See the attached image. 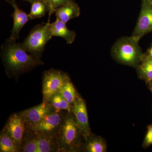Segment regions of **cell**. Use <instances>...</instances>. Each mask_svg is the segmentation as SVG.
Masks as SVG:
<instances>
[{
  "label": "cell",
  "instance_id": "obj_1",
  "mask_svg": "<svg viewBox=\"0 0 152 152\" xmlns=\"http://www.w3.org/2000/svg\"><path fill=\"white\" fill-rule=\"evenodd\" d=\"M1 49L5 65L11 73H22L43 64L40 59L28 54L21 43H17L16 40L9 38Z\"/></svg>",
  "mask_w": 152,
  "mask_h": 152
},
{
  "label": "cell",
  "instance_id": "obj_2",
  "mask_svg": "<svg viewBox=\"0 0 152 152\" xmlns=\"http://www.w3.org/2000/svg\"><path fill=\"white\" fill-rule=\"evenodd\" d=\"M140 37H125L117 41L113 48L114 57L119 62L131 66H137L145 54L139 45Z\"/></svg>",
  "mask_w": 152,
  "mask_h": 152
},
{
  "label": "cell",
  "instance_id": "obj_3",
  "mask_svg": "<svg viewBox=\"0 0 152 152\" xmlns=\"http://www.w3.org/2000/svg\"><path fill=\"white\" fill-rule=\"evenodd\" d=\"M50 24L49 20L46 23L37 25L32 29L28 37L21 43L26 52L40 59L45 47L53 37Z\"/></svg>",
  "mask_w": 152,
  "mask_h": 152
},
{
  "label": "cell",
  "instance_id": "obj_4",
  "mask_svg": "<svg viewBox=\"0 0 152 152\" xmlns=\"http://www.w3.org/2000/svg\"><path fill=\"white\" fill-rule=\"evenodd\" d=\"M81 135L75 117L69 116L64 121L60 131L58 138L59 150L63 152L76 151L80 146Z\"/></svg>",
  "mask_w": 152,
  "mask_h": 152
},
{
  "label": "cell",
  "instance_id": "obj_5",
  "mask_svg": "<svg viewBox=\"0 0 152 152\" xmlns=\"http://www.w3.org/2000/svg\"><path fill=\"white\" fill-rule=\"evenodd\" d=\"M68 76L63 72L55 69L44 72L42 89L44 102H48L54 95L59 93Z\"/></svg>",
  "mask_w": 152,
  "mask_h": 152
},
{
  "label": "cell",
  "instance_id": "obj_6",
  "mask_svg": "<svg viewBox=\"0 0 152 152\" xmlns=\"http://www.w3.org/2000/svg\"><path fill=\"white\" fill-rule=\"evenodd\" d=\"M72 104V110L76 123L82 136L86 141L91 136V133L86 103L82 98L78 96Z\"/></svg>",
  "mask_w": 152,
  "mask_h": 152
},
{
  "label": "cell",
  "instance_id": "obj_7",
  "mask_svg": "<svg viewBox=\"0 0 152 152\" xmlns=\"http://www.w3.org/2000/svg\"><path fill=\"white\" fill-rule=\"evenodd\" d=\"M152 31V3L142 0L141 10L132 36L141 38Z\"/></svg>",
  "mask_w": 152,
  "mask_h": 152
},
{
  "label": "cell",
  "instance_id": "obj_8",
  "mask_svg": "<svg viewBox=\"0 0 152 152\" xmlns=\"http://www.w3.org/2000/svg\"><path fill=\"white\" fill-rule=\"evenodd\" d=\"M61 115L56 111H52L40 121L29 126L30 131L34 134H54L61 126Z\"/></svg>",
  "mask_w": 152,
  "mask_h": 152
},
{
  "label": "cell",
  "instance_id": "obj_9",
  "mask_svg": "<svg viewBox=\"0 0 152 152\" xmlns=\"http://www.w3.org/2000/svg\"><path fill=\"white\" fill-rule=\"evenodd\" d=\"M25 124L20 114H15L9 119L4 130L20 146H21L23 140Z\"/></svg>",
  "mask_w": 152,
  "mask_h": 152
},
{
  "label": "cell",
  "instance_id": "obj_10",
  "mask_svg": "<svg viewBox=\"0 0 152 152\" xmlns=\"http://www.w3.org/2000/svg\"><path fill=\"white\" fill-rule=\"evenodd\" d=\"M52 107L48 102H43L40 104L24 111L20 114L29 127L40 121L52 112Z\"/></svg>",
  "mask_w": 152,
  "mask_h": 152
},
{
  "label": "cell",
  "instance_id": "obj_11",
  "mask_svg": "<svg viewBox=\"0 0 152 152\" xmlns=\"http://www.w3.org/2000/svg\"><path fill=\"white\" fill-rule=\"evenodd\" d=\"M11 4L14 8L13 13L12 14L11 16L13 19V26L11 31L10 39L16 41L20 38L19 33L20 31L23 27L30 20L28 15L24 11L21 10L17 5L15 0H6Z\"/></svg>",
  "mask_w": 152,
  "mask_h": 152
},
{
  "label": "cell",
  "instance_id": "obj_12",
  "mask_svg": "<svg viewBox=\"0 0 152 152\" xmlns=\"http://www.w3.org/2000/svg\"><path fill=\"white\" fill-rule=\"evenodd\" d=\"M50 28L53 37H59L64 38L67 44L73 43L76 37V33L73 31L69 30L66 23L58 18L50 24Z\"/></svg>",
  "mask_w": 152,
  "mask_h": 152
},
{
  "label": "cell",
  "instance_id": "obj_13",
  "mask_svg": "<svg viewBox=\"0 0 152 152\" xmlns=\"http://www.w3.org/2000/svg\"><path fill=\"white\" fill-rule=\"evenodd\" d=\"M55 13L57 18L66 23L71 19L78 17L80 10L78 5L72 1L59 7Z\"/></svg>",
  "mask_w": 152,
  "mask_h": 152
},
{
  "label": "cell",
  "instance_id": "obj_14",
  "mask_svg": "<svg viewBox=\"0 0 152 152\" xmlns=\"http://www.w3.org/2000/svg\"><path fill=\"white\" fill-rule=\"evenodd\" d=\"M38 145L37 152L54 151L56 148L59 150L58 140L54 134H35Z\"/></svg>",
  "mask_w": 152,
  "mask_h": 152
},
{
  "label": "cell",
  "instance_id": "obj_15",
  "mask_svg": "<svg viewBox=\"0 0 152 152\" xmlns=\"http://www.w3.org/2000/svg\"><path fill=\"white\" fill-rule=\"evenodd\" d=\"M140 78L148 82L152 80V56L144 54L140 64L137 66Z\"/></svg>",
  "mask_w": 152,
  "mask_h": 152
},
{
  "label": "cell",
  "instance_id": "obj_16",
  "mask_svg": "<svg viewBox=\"0 0 152 152\" xmlns=\"http://www.w3.org/2000/svg\"><path fill=\"white\" fill-rule=\"evenodd\" d=\"M21 150V146L15 142L5 131L1 133L0 136V151L1 152H17Z\"/></svg>",
  "mask_w": 152,
  "mask_h": 152
},
{
  "label": "cell",
  "instance_id": "obj_17",
  "mask_svg": "<svg viewBox=\"0 0 152 152\" xmlns=\"http://www.w3.org/2000/svg\"><path fill=\"white\" fill-rule=\"evenodd\" d=\"M71 104H73L78 96L75 87L69 76L59 93Z\"/></svg>",
  "mask_w": 152,
  "mask_h": 152
},
{
  "label": "cell",
  "instance_id": "obj_18",
  "mask_svg": "<svg viewBox=\"0 0 152 152\" xmlns=\"http://www.w3.org/2000/svg\"><path fill=\"white\" fill-rule=\"evenodd\" d=\"M86 148L89 152L107 151V145L103 139L100 137H90L86 141Z\"/></svg>",
  "mask_w": 152,
  "mask_h": 152
},
{
  "label": "cell",
  "instance_id": "obj_19",
  "mask_svg": "<svg viewBox=\"0 0 152 152\" xmlns=\"http://www.w3.org/2000/svg\"><path fill=\"white\" fill-rule=\"evenodd\" d=\"M48 12H49L48 7L45 1H36L32 3L31 11L28 15L30 20H31L42 18Z\"/></svg>",
  "mask_w": 152,
  "mask_h": 152
},
{
  "label": "cell",
  "instance_id": "obj_20",
  "mask_svg": "<svg viewBox=\"0 0 152 152\" xmlns=\"http://www.w3.org/2000/svg\"><path fill=\"white\" fill-rule=\"evenodd\" d=\"M51 103V106L56 110L59 111L61 110H65L69 113H71V104L66 100L59 93H57L54 95L50 101Z\"/></svg>",
  "mask_w": 152,
  "mask_h": 152
},
{
  "label": "cell",
  "instance_id": "obj_21",
  "mask_svg": "<svg viewBox=\"0 0 152 152\" xmlns=\"http://www.w3.org/2000/svg\"><path fill=\"white\" fill-rule=\"evenodd\" d=\"M21 146L23 152H37V142L36 135L27 137L26 138H25V140H23Z\"/></svg>",
  "mask_w": 152,
  "mask_h": 152
},
{
  "label": "cell",
  "instance_id": "obj_22",
  "mask_svg": "<svg viewBox=\"0 0 152 152\" xmlns=\"http://www.w3.org/2000/svg\"><path fill=\"white\" fill-rule=\"evenodd\" d=\"M72 1L73 0H45V1L48 6L49 14L50 16L52 14L56 12L59 7Z\"/></svg>",
  "mask_w": 152,
  "mask_h": 152
},
{
  "label": "cell",
  "instance_id": "obj_23",
  "mask_svg": "<svg viewBox=\"0 0 152 152\" xmlns=\"http://www.w3.org/2000/svg\"><path fill=\"white\" fill-rule=\"evenodd\" d=\"M152 145V124L148 127V131L143 142L142 147L144 148H148Z\"/></svg>",
  "mask_w": 152,
  "mask_h": 152
},
{
  "label": "cell",
  "instance_id": "obj_24",
  "mask_svg": "<svg viewBox=\"0 0 152 152\" xmlns=\"http://www.w3.org/2000/svg\"><path fill=\"white\" fill-rule=\"evenodd\" d=\"M147 83L148 84V86L149 88V89L151 90V91L152 93V80L151 81L148 82Z\"/></svg>",
  "mask_w": 152,
  "mask_h": 152
},
{
  "label": "cell",
  "instance_id": "obj_25",
  "mask_svg": "<svg viewBox=\"0 0 152 152\" xmlns=\"http://www.w3.org/2000/svg\"><path fill=\"white\" fill-rule=\"evenodd\" d=\"M23 1H27L31 3V4L34 2L36 1H44L45 0H23Z\"/></svg>",
  "mask_w": 152,
  "mask_h": 152
},
{
  "label": "cell",
  "instance_id": "obj_26",
  "mask_svg": "<svg viewBox=\"0 0 152 152\" xmlns=\"http://www.w3.org/2000/svg\"><path fill=\"white\" fill-rule=\"evenodd\" d=\"M148 54L152 56V44L151 47V48L149 50L148 52Z\"/></svg>",
  "mask_w": 152,
  "mask_h": 152
},
{
  "label": "cell",
  "instance_id": "obj_27",
  "mask_svg": "<svg viewBox=\"0 0 152 152\" xmlns=\"http://www.w3.org/2000/svg\"><path fill=\"white\" fill-rule=\"evenodd\" d=\"M150 1H151V2L152 3V0H150Z\"/></svg>",
  "mask_w": 152,
  "mask_h": 152
}]
</instances>
